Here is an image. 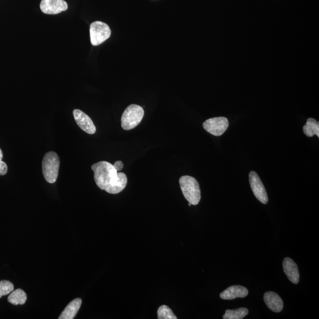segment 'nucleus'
<instances>
[{"mask_svg": "<svg viewBox=\"0 0 319 319\" xmlns=\"http://www.w3.org/2000/svg\"><path fill=\"white\" fill-rule=\"evenodd\" d=\"M248 294V290L243 286H232L221 292L220 298L223 300H233L238 298H246Z\"/></svg>", "mask_w": 319, "mask_h": 319, "instance_id": "obj_11", "label": "nucleus"}, {"mask_svg": "<svg viewBox=\"0 0 319 319\" xmlns=\"http://www.w3.org/2000/svg\"><path fill=\"white\" fill-rule=\"evenodd\" d=\"M114 166L117 171H120L123 168V162L122 161H117L115 162L114 164Z\"/></svg>", "mask_w": 319, "mask_h": 319, "instance_id": "obj_20", "label": "nucleus"}, {"mask_svg": "<svg viewBox=\"0 0 319 319\" xmlns=\"http://www.w3.org/2000/svg\"><path fill=\"white\" fill-rule=\"evenodd\" d=\"M248 309L244 308L235 309V310H227L224 315V319H242L248 314Z\"/></svg>", "mask_w": 319, "mask_h": 319, "instance_id": "obj_16", "label": "nucleus"}, {"mask_svg": "<svg viewBox=\"0 0 319 319\" xmlns=\"http://www.w3.org/2000/svg\"><path fill=\"white\" fill-rule=\"evenodd\" d=\"M144 116L142 107L132 104L126 109L122 116V126L124 130H130L136 128Z\"/></svg>", "mask_w": 319, "mask_h": 319, "instance_id": "obj_4", "label": "nucleus"}, {"mask_svg": "<svg viewBox=\"0 0 319 319\" xmlns=\"http://www.w3.org/2000/svg\"><path fill=\"white\" fill-rule=\"evenodd\" d=\"M249 181L254 194L260 202L266 204L268 202V193L256 172L252 171L249 174Z\"/></svg>", "mask_w": 319, "mask_h": 319, "instance_id": "obj_7", "label": "nucleus"}, {"mask_svg": "<svg viewBox=\"0 0 319 319\" xmlns=\"http://www.w3.org/2000/svg\"><path fill=\"white\" fill-rule=\"evenodd\" d=\"M282 268L289 280L294 284H298L300 274H299L298 266L294 260L288 257L286 258L283 260Z\"/></svg>", "mask_w": 319, "mask_h": 319, "instance_id": "obj_10", "label": "nucleus"}, {"mask_svg": "<svg viewBox=\"0 0 319 319\" xmlns=\"http://www.w3.org/2000/svg\"><path fill=\"white\" fill-rule=\"evenodd\" d=\"M82 304V300L80 298L74 299L68 304L58 319H74L80 310Z\"/></svg>", "mask_w": 319, "mask_h": 319, "instance_id": "obj_13", "label": "nucleus"}, {"mask_svg": "<svg viewBox=\"0 0 319 319\" xmlns=\"http://www.w3.org/2000/svg\"><path fill=\"white\" fill-rule=\"evenodd\" d=\"M60 167V160L54 152H48L42 161V170L45 180L48 183L54 184L56 182Z\"/></svg>", "mask_w": 319, "mask_h": 319, "instance_id": "obj_3", "label": "nucleus"}, {"mask_svg": "<svg viewBox=\"0 0 319 319\" xmlns=\"http://www.w3.org/2000/svg\"><path fill=\"white\" fill-rule=\"evenodd\" d=\"M74 120L84 132L89 134L96 132V128L90 117L80 110H74L73 112Z\"/></svg>", "mask_w": 319, "mask_h": 319, "instance_id": "obj_9", "label": "nucleus"}, {"mask_svg": "<svg viewBox=\"0 0 319 319\" xmlns=\"http://www.w3.org/2000/svg\"><path fill=\"white\" fill-rule=\"evenodd\" d=\"M3 154L1 148H0V175H5L8 172V167L6 162H2Z\"/></svg>", "mask_w": 319, "mask_h": 319, "instance_id": "obj_19", "label": "nucleus"}, {"mask_svg": "<svg viewBox=\"0 0 319 319\" xmlns=\"http://www.w3.org/2000/svg\"><path fill=\"white\" fill-rule=\"evenodd\" d=\"M179 184L182 193L188 203L198 204L201 198V192L196 179L190 176H184L179 179Z\"/></svg>", "mask_w": 319, "mask_h": 319, "instance_id": "obj_2", "label": "nucleus"}, {"mask_svg": "<svg viewBox=\"0 0 319 319\" xmlns=\"http://www.w3.org/2000/svg\"><path fill=\"white\" fill-rule=\"evenodd\" d=\"M94 172V179L98 186L110 194H118L128 184V178L124 172H118L114 165L102 161L91 167Z\"/></svg>", "mask_w": 319, "mask_h": 319, "instance_id": "obj_1", "label": "nucleus"}, {"mask_svg": "<svg viewBox=\"0 0 319 319\" xmlns=\"http://www.w3.org/2000/svg\"><path fill=\"white\" fill-rule=\"evenodd\" d=\"M40 8L44 14H58L66 11L68 6L64 0H42Z\"/></svg>", "mask_w": 319, "mask_h": 319, "instance_id": "obj_8", "label": "nucleus"}, {"mask_svg": "<svg viewBox=\"0 0 319 319\" xmlns=\"http://www.w3.org/2000/svg\"><path fill=\"white\" fill-rule=\"evenodd\" d=\"M229 122L226 117L220 116L208 119L203 124L204 128L214 136H222L226 131Z\"/></svg>", "mask_w": 319, "mask_h": 319, "instance_id": "obj_6", "label": "nucleus"}, {"mask_svg": "<svg viewBox=\"0 0 319 319\" xmlns=\"http://www.w3.org/2000/svg\"><path fill=\"white\" fill-rule=\"evenodd\" d=\"M13 290H14V285L12 282L8 280L0 282V298L11 294Z\"/></svg>", "mask_w": 319, "mask_h": 319, "instance_id": "obj_18", "label": "nucleus"}, {"mask_svg": "<svg viewBox=\"0 0 319 319\" xmlns=\"http://www.w3.org/2000/svg\"><path fill=\"white\" fill-rule=\"evenodd\" d=\"M304 132L306 136L312 138L316 135L319 138V122L314 118H308L306 124L304 126Z\"/></svg>", "mask_w": 319, "mask_h": 319, "instance_id": "obj_14", "label": "nucleus"}, {"mask_svg": "<svg viewBox=\"0 0 319 319\" xmlns=\"http://www.w3.org/2000/svg\"><path fill=\"white\" fill-rule=\"evenodd\" d=\"M264 300L270 310L275 313L281 312L284 306L282 298L274 292H266L264 296Z\"/></svg>", "mask_w": 319, "mask_h": 319, "instance_id": "obj_12", "label": "nucleus"}, {"mask_svg": "<svg viewBox=\"0 0 319 319\" xmlns=\"http://www.w3.org/2000/svg\"><path fill=\"white\" fill-rule=\"evenodd\" d=\"M192 205L190 203H188V206H190Z\"/></svg>", "mask_w": 319, "mask_h": 319, "instance_id": "obj_21", "label": "nucleus"}, {"mask_svg": "<svg viewBox=\"0 0 319 319\" xmlns=\"http://www.w3.org/2000/svg\"><path fill=\"white\" fill-rule=\"evenodd\" d=\"M27 300V295L22 289H17L12 291L8 298V301L12 304H24Z\"/></svg>", "mask_w": 319, "mask_h": 319, "instance_id": "obj_15", "label": "nucleus"}, {"mask_svg": "<svg viewBox=\"0 0 319 319\" xmlns=\"http://www.w3.org/2000/svg\"><path fill=\"white\" fill-rule=\"evenodd\" d=\"M158 319H177L170 308L164 305L160 307L158 311Z\"/></svg>", "mask_w": 319, "mask_h": 319, "instance_id": "obj_17", "label": "nucleus"}, {"mask_svg": "<svg viewBox=\"0 0 319 319\" xmlns=\"http://www.w3.org/2000/svg\"><path fill=\"white\" fill-rule=\"evenodd\" d=\"M90 32L91 44L95 46L104 43L112 34L109 26L100 21L94 22L90 24Z\"/></svg>", "mask_w": 319, "mask_h": 319, "instance_id": "obj_5", "label": "nucleus"}]
</instances>
